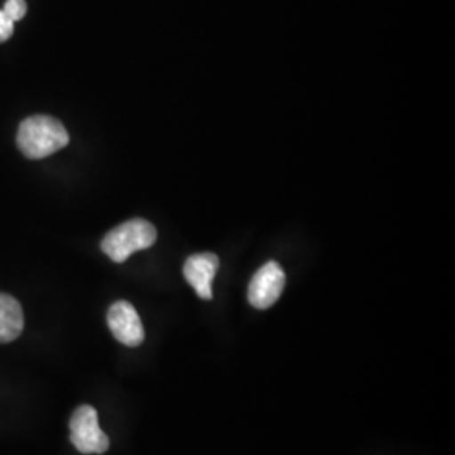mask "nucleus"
<instances>
[{
	"label": "nucleus",
	"instance_id": "f03ea898",
	"mask_svg": "<svg viewBox=\"0 0 455 455\" xmlns=\"http://www.w3.org/2000/svg\"><path fill=\"white\" fill-rule=\"evenodd\" d=\"M157 240V229L146 220L135 218L114 228L101 242V251L115 263H124L132 253L147 250Z\"/></svg>",
	"mask_w": 455,
	"mask_h": 455
},
{
	"label": "nucleus",
	"instance_id": "7ed1b4c3",
	"mask_svg": "<svg viewBox=\"0 0 455 455\" xmlns=\"http://www.w3.org/2000/svg\"><path fill=\"white\" fill-rule=\"evenodd\" d=\"M69 435L82 454H105L110 447V440L100 428L97 410L90 405L75 410L69 420Z\"/></svg>",
	"mask_w": 455,
	"mask_h": 455
},
{
	"label": "nucleus",
	"instance_id": "0eeeda50",
	"mask_svg": "<svg viewBox=\"0 0 455 455\" xmlns=\"http://www.w3.org/2000/svg\"><path fill=\"white\" fill-rule=\"evenodd\" d=\"M24 329V312L12 295L0 293V344L14 341Z\"/></svg>",
	"mask_w": 455,
	"mask_h": 455
},
{
	"label": "nucleus",
	"instance_id": "f257e3e1",
	"mask_svg": "<svg viewBox=\"0 0 455 455\" xmlns=\"http://www.w3.org/2000/svg\"><path fill=\"white\" fill-rule=\"evenodd\" d=\"M68 144L65 125L49 115H34L19 125L17 147L28 159H44Z\"/></svg>",
	"mask_w": 455,
	"mask_h": 455
},
{
	"label": "nucleus",
	"instance_id": "6e6552de",
	"mask_svg": "<svg viewBox=\"0 0 455 455\" xmlns=\"http://www.w3.org/2000/svg\"><path fill=\"white\" fill-rule=\"evenodd\" d=\"M7 16L11 17L14 22L24 19L26 12H28V4L26 0H7L4 4V9H2Z\"/></svg>",
	"mask_w": 455,
	"mask_h": 455
},
{
	"label": "nucleus",
	"instance_id": "423d86ee",
	"mask_svg": "<svg viewBox=\"0 0 455 455\" xmlns=\"http://www.w3.org/2000/svg\"><path fill=\"white\" fill-rule=\"evenodd\" d=\"M220 268V259L214 253H197L184 263V276L196 293L204 299H212V280Z\"/></svg>",
	"mask_w": 455,
	"mask_h": 455
},
{
	"label": "nucleus",
	"instance_id": "20e7f679",
	"mask_svg": "<svg viewBox=\"0 0 455 455\" xmlns=\"http://www.w3.org/2000/svg\"><path fill=\"white\" fill-rule=\"evenodd\" d=\"M285 287V274L276 261H268L253 275L248 287V300L255 309H268L280 299Z\"/></svg>",
	"mask_w": 455,
	"mask_h": 455
},
{
	"label": "nucleus",
	"instance_id": "39448f33",
	"mask_svg": "<svg viewBox=\"0 0 455 455\" xmlns=\"http://www.w3.org/2000/svg\"><path fill=\"white\" fill-rule=\"evenodd\" d=\"M107 323L116 341L137 347L146 339V331L135 307L127 300H118L108 309Z\"/></svg>",
	"mask_w": 455,
	"mask_h": 455
},
{
	"label": "nucleus",
	"instance_id": "1a4fd4ad",
	"mask_svg": "<svg viewBox=\"0 0 455 455\" xmlns=\"http://www.w3.org/2000/svg\"><path fill=\"white\" fill-rule=\"evenodd\" d=\"M14 34V20L0 9V43H5Z\"/></svg>",
	"mask_w": 455,
	"mask_h": 455
}]
</instances>
